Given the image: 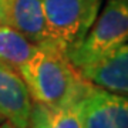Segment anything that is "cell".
Instances as JSON below:
<instances>
[{"instance_id": "obj_1", "label": "cell", "mask_w": 128, "mask_h": 128, "mask_svg": "<svg viewBox=\"0 0 128 128\" xmlns=\"http://www.w3.org/2000/svg\"><path fill=\"white\" fill-rule=\"evenodd\" d=\"M33 101L47 105L77 104L91 88L68 60L56 46H37L30 58L17 70Z\"/></svg>"}, {"instance_id": "obj_2", "label": "cell", "mask_w": 128, "mask_h": 128, "mask_svg": "<svg viewBox=\"0 0 128 128\" xmlns=\"http://www.w3.org/2000/svg\"><path fill=\"white\" fill-rule=\"evenodd\" d=\"M128 43V0H107L81 44L67 57L81 71Z\"/></svg>"}, {"instance_id": "obj_3", "label": "cell", "mask_w": 128, "mask_h": 128, "mask_svg": "<svg viewBox=\"0 0 128 128\" xmlns=\"http://www.w3.org/2000/svg\"><path fill=\"white\" fill-rule=\"evenodd\" d=\"M102 0H43L47 33L66 54L81 44L100 13Z\"/></svg>"}, {"instance_id": "obj_4", "label": "cell", "mask_w": 128, "mask_h": 128, "mask_svg": "<svg viewBox=\"0 0 128 128\" xmlns=\"http://www.w3.org/2000/svg\"><path fill=\"white\" fill-rule=\"evenodd\" d=\"M84 128H128V97L91 86L78 101Z\"/></svg>"}, {"instance_id": "obj_5", "label": "cell", "mask_w": 128, "mask_h": 128, "mask_svg": "<svg viewBox=\"0 0 128 128\" xmlns=\"http://www.w3.org/2000/svg\"><path fill=\"white\" fill-rule=\"evenodd\" d=\"M32 102L18 71L0 63V117L17 128H27Z\"/></svg>"}, {"instance_id": "obj_6", "label": "cell", "mask_w": 128, "mask_h": 128, "mask_svg": "<svg viewBox=\"0 0 128 128\" xmlns=\"http://www.w3.org/2000/svg\"><path fill=\"white\" fill-rule=\"evenodd\" d=\"M80 74L92 86L128 97V43Z\"/></svg>"}, {"instance_id": "obj_7", "label": "cell", "mask_w": 128, "mask_h": 128, "mask_svg": "<svg viewBox=\"0 0 128 128\" xmlns=\"http://www.w3.org/2000/svg\"><path fill=\"white\" fill-rule=\"evenodd\" d=\"M6 24L16 28L37 46L51 44L47 33L43 0H9Z\"/></svg>"}, {"instance_id": "obj_8", "label": "cell", "mask_w": 128, "mask_h": 128, "mask_svg": "<svg viewBox=\"0 0 128 128\" xmlns=\"http://www.w3.org/2000/svg\"><path fill=\"white\" fill-rule=\"evenodd\" d=\"M27 128H84L77 104L47 105L32 102Z\"/></svg>"}, {"instance_id": "obj_9", "label": "cell", "mask_w": 128, "mask_h": 128, "mask_svg": "<svg viewBox=\"0 0 128 128\" xmlns=\"http://www.w3.org/2000/svg\"><path fill=\"white\" fill-rule=\"evenodd\" d=\"M37 44L18 33L9 24H0V63L17 71L30 56L36 51Z\"/></svg>"}, {"instance_id": "obj_10", "label": "cell", "mask_w": 128, "mask_h": 128, "mask_svg": "<svg viewBox=\"0 0 128 128\" xmlns=\"http://www.w3.org/2000/svg\"><path fill=\"white\" fill-rule=\"evenodd\" d=\"M7 9H9V0H0V24L7 23Z\"/></svg>"}, {"instance_id": "obj_11", "label": "cell", "mask_w": 128, "mask_h": 128, "mask_svg": "<svg viewBox=\"0 0 128 128\" xmlns=\"http://www.w3.org/2000/svg\"><path fill=\"white\" fill-rule=\"evenodd\" d=\"M0 128H17V127L13 125L12 122H9V121H3V122H0Z\"/></svg>"}, {"instance_id": "obj_12", "label": "cell", "mask_w": 128, "mask_h": 128, "mask_svg": "<svg viewBox=\"0 0 128 128\" xmlns=\"http://www.w3.org/2000/svg\"><path fill=\"white\" fill-rule=\"evenodd\" d=\"M3 121H4V120L2 118V117H0V122H3Z\"/></svg>"}]
</instances>
